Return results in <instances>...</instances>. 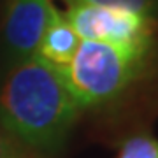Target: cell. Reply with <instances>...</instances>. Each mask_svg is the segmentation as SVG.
Returning a JSON list of instances; mask_svg holds the SVG:
<instances>
[{
  "instance_id": "cell-2",
  "label": "cell",
  "mask_w": 158,
  "mask_h": 158,
  "mask_svg": "<svg viewBox=\"0 0 158 158\" xmlns=\"http://www.w3.org/2000/svg\"><path fill=\"white\" fill-rule=\"evenodd\" d=\"M149 46L81 40L67 67L58 69L79 107L118 97L139 76Z\"/></svg>"
},
{
  "instance_id": "cell-1",
  "label": "cell",
  "mask_w": 158,
  "mask_h": 158,
  "mask_svg": "<svg viewBox=\"0 0 158 158\" xmlns=\"http://www.w3.org/2000/svg\"><path fill=\"white\" fill-rule=\"evenodd\" d=\"M79 113L62 74L34 55L12 69L0 88V121L37 149H55Z\"/></svg>"
},
{
  "instance_id": "cell-5",
  "label": "cell",
  "mask_w": 158,
  "mask_h": 158,
  "mask_svg": "<svg viewBox=\"0 0 158 158\" xmlns=\"http://www.w3.org/2000/svg\"><path fill=\"white\" fill-rule=\"evenodd\" d=\"M79 42L81 39L67 21L65 14H62L55 7L35 55L55 65L56 69H63L70 63L72 56L76 55Z\"/></svg>"
},
{
  "instance_id": "cell-8",
  "label": "cell",
  "mask_w": 158,
  "mask_h": 158,
  "mask_svg": "<svg viewBox=\"0 0 158 158\" xmlns=\"http://www.w3.org/2000/svg\"><path fill=\"white\" fill-rule=\"evenodd\" d=\"M0 158H21L19 153L16 151V148L2 135H0Z\"/></svg>"
},
{
  "instance_id": "cell-6",
  "label": "cell",
  "mask_w": 158,
  "mask_h": 158,
  "mask_svg": "<svg viewBox=\"0 0 158 158\" xmlns=\"http://www.w3.org/2000/svg\"><path fill=\"white\" fill-rule=\"evenodd\" d=\"M118 158H158V141L148 135H137L123 142Z\"/></svg>"
},
{
  "instance_id": "cell-4",
  "label": "cell",
  "mask_w": 158,
  "mask_h": 158,
  "mask_svg": "<svg viewBox=\"0 0 158 158\" xmlns=\"http://www.w3.org/2000/svg\"><path fill=\"white\" fill-rule=\"evenodd\" d=\"M55 6L51 0H9L4 37L19 60L34 56Z\"/></svg>"
},
{
  "instance_id": "cell-7",
  "label": "cell",
  "mask_w": 158,
  "mask_h": 158,
  "mask_svg": "<svg viewBox=\"0 0 158 158\" xmlns=\"http://www.w3.org/2000/svg\"><path fill=\"white\" fill-rule=\"evenodd\" d=\"M69 6L72 4H88V6H100V7H118V9H128L148 14L153 11L156 0H67Z\"/></svg>"
},
{
  "instance_id": "cell-3",
  "label": "cell",
  "mask_w": 158,
  "mask_h": 158,
  "mask_svg": "<svg viewBox=\"0 0 158 158\" xmlns=\"http://www.w3.org/2000/svg\"><path fill=\"white\" fill-rule=\"evenodd\" d=\"M65 18L81 40L119 46H149L151 42V19L142 12L72 4Z\"/></svg>"
}]
</instances>
